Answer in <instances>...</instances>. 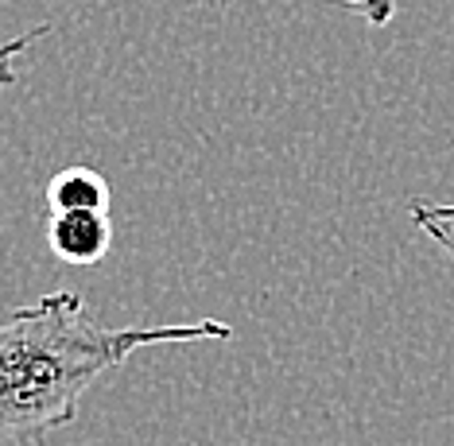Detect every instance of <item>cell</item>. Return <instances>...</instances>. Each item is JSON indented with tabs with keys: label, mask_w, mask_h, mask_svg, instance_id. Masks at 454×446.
Masks as SVG:
<instances>
[{
	"label": "cell",
	"mask_w": 454,
	"mask_h": 446,
	"mask_svg": "<svg viewBox=\"0 0 454 446\" xmlns=\"http://www.w3.org/2000/svg\"><path fill=\"white\" fill-rule=\"evenodd\" d=\"M230 341L218 318L168 326H101L78 292H51L0 318V442L47 446L78 419L86 392L137 349L171 341Z\"/></svg>",
	"instance_id": "6da1fadb"
},
{
	"label": "cell",
	"mask_w": 454,
	"mask_h": 446,
	"mask_svg": "<svg viewBox=\"0 0 454 446\" xmlns=\"http://www.w3.org/2000/svg\"><path fill=\"white\" fill-rule=\"evenodd\" d=\"M47 248L63 264L90 268L106 261L113 248V222L101 210H70L47 214Z\"/></svg>",
	"instance_id": "7a4b0ae2"
},
{
	"label": "cell",
	"mask_w": 454,
	"mask_h": 446,
	"mask_svg": "<svg viewBox=\"0 0 454 446\" xmlns=\"http://www.w3.org/2000/svg\"><path fill=\"white\" fill-rule=\"evenodd\" d=\"M113 191L106 183V175L94 168H63L59 175H51L47 183V214H70V210H101L109 214Z\"/></svg>",
	"instance_id": "3957f363"
},
{
	"label": "cell",
	"mask_w": 454,
	"mask_h": 446,
	"mask_svg": "<svg viewBox=\"0 0 454 446\" xmlns=\"http://www.w3.org/2000/svg\"><path fill=\"white\" fill-rule=\"evenodd\" d=\"M408 214H411V222L431 237V245L439 248L442 261H447L450 272H454V206H435L427 199H411Z\"/></svg>",
	"instance_id": "277c9868"
},
{
	"label": "cell",
	"mask_w": 454,
	"mask_h": 446,
	"mask_svg": "<svg viewBox=\"0 0 454 446\" xmlns=\"http://www.w3.org/2000/svg\"><path fill=\"white\" fill-rule=\"evenodd\" d=\"M51 31H55V24H39V27L24 31V35L8 39V43L0 47V86H20V82H24V74L16 70V59L24 55V51H32L39 39H47Z\"/></svg>",
	"instance_id": "5b68a950"
},
{
	"label": "cell",
	"mask_w": 454,
	"mask_h": 446,
	"mask_svg": "<svg viewBox=\"0 0 454 446\" xmlns=\"http://www.w3.org/2000/svg\"><path fill=\"white\" fill-rule=\"evenodd\" d=\"M210 4H230V0H210ZM349 12H357L361 20H369L373 27H385L392 16H396V0H338Z\"/></svg>",
	"instance_id": "8992f818"
}]
</instances>
